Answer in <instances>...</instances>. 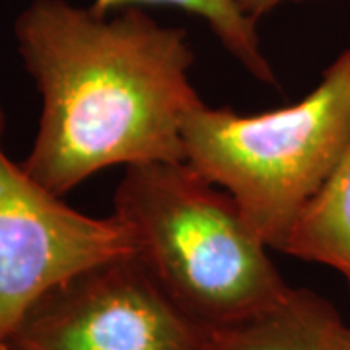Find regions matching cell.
<instances>
[{"label": "cell", "mask_w": 350, "mask_h": 350, "mask_svg": "<svg viewBox=\"0 0 350 350\" xmlns=\"http://www.w3.org/2000/svg\"><path fill=\"white\" fill-rule=\"evenodd\" d=\"M113 216L156 284L206 331L271 310L292 288L236 200L191 163L125 167Z\"/></svg>", "instance_id": "cell-2"}, {"label": "cell", "mask_w": 350, "mask_h": 350, "mask_svg": "<svg viewBox=\"0 0 350 350\" xmlns=\"http://www.w3.org/2000/svg\"><path fill=\"white\" fill-rule=\"evenodd\" d=\"M338 342L345 350H350V327L347 323L340 327V331H338Z\"/></svg>", "instance_id": "cell-10"}, {"label": "cell", "mask_w": 350, "mask_h": 350, "mask_svg": "<svg viewBox=\"0 0 350 350\" xmlns=\"http://www.w3.org/2000/svg\"><path fill=\"white\" fill-rule=\"evenodd\" d=\"M206 338L131 253L49 290L25 313L8 350H204Z\"/></svg>", "instance_id": "cell-5"}, {"label": "cell", "mask_w": 350, "mask_h": 350, "mask_svg": "<svg viewBox=\"0 0 350 350\" xmlns=\"http://www.w3.org/2000/svg\"><path fill=\"white\" fill-rule=\"evenodd\" d=\"M349 140L350 47L292 105L241 115L202 103L183 125L185 162L224 189L262 243L280 253Z\"/></svg>", "instance_id": "cell-3"}, {"label": "cell", "mask_w": 350, "mask_h": 350, "mask_svg": "<svg viewBox=\"0 0 350 350\" xmlns=\"http://www.w3.org/2000/svg\"><path fill=\"white\" fill-rule=\"evenodd\" d=\"M0 103V350H8L25 313L49 290L88 267L135 253L117 216L68 206L16 163L4 146Z\"/></svg>", "instance_id": "cell-4"}, {"label": "cell", "mask_w": 350, "mask_h": 350, "mask_svg": "<svg viewBox=\"0 0 350 350\" xmlns=\"http://www.w3.org/2000/svg\"><path fill=\"white\" fill-rule=\"evenodd\" d=\"M25 72L41 96L22 165L64 197L107 167L185 162L183 125L204 101L191 82L187 31L137 6L98 16L33 0L14 22Z\"/></svg>", "instance_id": "cell-1"}, {"label": "cell", "mask_w": 350, "mask_h": 350, "mask_svg": "<svg viewBox=\"0 0 350 350\" xmlns=\"http://www.w3.org/2000/svg\"><path fill=\"white\" fill-rule=\"evenodd\" d=\"M239 4V8L247 14L250 18H253L255 22H259L262 16L271 14L275 8H278L280 4L286 2H301V0H236Z\"/></svg>", "instance_id": "cell-9"}, {"label": "cell", "mask_w": 350, "mask_h": 350, "mask_svg": "<svg viewBox=\"0 0 350 350\" xmlns=\"http://www.w3.org/2000/svg\"><path fill=\"white\" fill-rule=\"evenodd\" d=\"M282 253L333 269L350 290V140L301 211Z\"/></svg>", "instance_id": "cell-7"}, {"label": "cell", "mask_w": 350, "mask_h": 350, "mask_svg": "<svg viewBox=\"0 0 350 350\" xmlns=\"http://www.w3.org/2000/svg\"><path fill=\"white\" fill-rule=\"evenodd\" d=\"M345 325L331 301L310 288L292 286L271 310L243 323L208 331L204 350H345Z\"/></svg>", "instance_id": "cell-6"}, {"label": "cell", "mask_w": 350, "mask_h": 350, "mask_svg": "<svg viewBox=\"0 0 350 350\" xmlns=\"http://www.w3.org/2000/svg\"><path fill=\"white\" fill-rule=\"evenodd\" d=\"M140 4L170 6L199 16L211 25L216 39L255 80L267 86H276L275 68L262 55L257 33V22L239 8L236 0H94L92 12L109 16L115 10H125Z\"/></svg>", "instance_id": "cell-8"}]
</instances>
